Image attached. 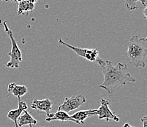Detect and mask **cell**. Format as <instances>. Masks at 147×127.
I'll return each instance as SVG.
<instances>
[{
	"label": "cell",
	"mask_w": 147,
	"mask_h": 127,
	"mask_svg": "<svg viewBox=\"0 0 147 127\" xmlns=\"http://www.w3.org/2000/svg\"><path fill=\"white\" fill-rule=\"evenodd\" d=\"M97 64L101 67L104 75V81L99 88L108 91L112 94L117 87L120 85H125L127 83H135L136 79L129 73H127V65L119 62L113 66L110 61H104L102 58L97 61Z\"/></svg>",
	"instance_id": "obj_1"
},
{
	"label": "cell",
	"mask_w": 147,
	"mask_h": 127,
	"mask_svg": "<svg viewBox=\"0 0 147 127\" xmlns=\"http://www.w3.org/2000/svg\"><path fill=\"white\" fill-rule=\"evenodd\" d=\"M147 54V39L133 36L127 42V50L125 54L128 61L136 68L145 67Z\"/></svg>",
	"instance_id": "obj_2"
},
{
	"label": "cell",
	"mask_w": 147,
	"mask_h": 127,
	"mask_svg": "<svg viewBox=\"0 0 147 127\" xmlns=\"http://www.w3.org/2000/svg\"><path fill=\"white\" fill-rule=\"evenodd\" d=\"M3 26L5 32H7V34H8L10 41H11V50L8 53L10 59L8 62L5 64V66L7 67L10 68H18L20 63L22 61V54H21V52L19 49V47L18 46L16 40H15L14 37H13V32L9 29L5 21L3 22Z\"/></svg>",
	"instance_id": "obj_3"
},
{
	"label": "cell",
	"mask_w": 147,
	"mask_h": 127,
	"mask_svg": "<svg viewBox=\"0 0 147 127\" xmlns=\"http://www.w3.org/2000/svg\"><path fill=\"white\" fill-rule=\"evenodd\" d=\"M59 44L67 47L69 49H71L73 51H74L78 56L89 61L97 62V61L100 58L99 57V52L97 48H78V47L72 46V45L64 42L61 39L59 40Z\"/></svg>",
	"instance_id": "obj_4"
},
{
	"label": "cell",
	"mask_w": 147,
	"mask_h": 127,
	"mask_svg": "<svg viewBox=\"0 0 147 127\" xmlns=\"http://www.w3.org/2000/svg\"><path fill=\"white\" fill-rule=\"evenodd\" d=\"M85 102L86 98L83 94H79L78 96L73 95L71 97H65L63 103L58 107V110L68 113L74 110L78 109Z\"/></svg>",
	"instance_id": "obj_5"
},
{
	"label": "cell",
	"mask_w": 147,
	"mask_h": 127,
	"mask_svg": "<svg viewBox=\"0 0 147 127\" xmlns=\"http://www.w3.org/2000/svg\"><path fill=\"white\" fill-rule=\"evenodd\" d=\"M100 106L97 110V115L100 120L105 119L108 122L109 121H114L116 122L119 121V118L115 114V113L112 112L109 108V105L111 104V101L108 99H101L100 101Z\"/></svg>",
	"instance_id": "obj_6"
},
{
	"label": "cell",
	"mask_w": 147,
	"mask_h": 127,
	"mask_svg": "<svg viewBox=\"0 0 147 127\" xmlns=\"http://www.w3.org/2000/svg\"><path fill=\"white\" fill-rule=\"evenodd\" d=\"M53 106V103L49 99H34L31 104V108L37 110L38 111H42L46 115V117H50L51 115V108Z\"/></svg>",
	"instance_id": "obj_7"
},
{
	"label": "cell",
	"mask_w": 147,
	"mask_h": 127,
	"mask_svg": "<svg viewBox=\"0 0 147 127\" xmlns=\"http://www.w3.org/2000/svg\"><path fill=\"white\" fill-rule=\"evenodd\" d=\"M28 108L26 103L24 101H22L21 100H18V108L16 110H12L7 113V118L12 121H13L15 124V127L18 126V119L19 116H21V113L24 111L26 110Z\"/></svg>",
	"instance_id": "obj_8"
},
{
	"label": "cell",
	"mask_w": 147,
	"mask_h": 127,
	"mask_svg": "<svg viewBox=\"0 0 147 127\" xmlns=\"http://www.w3.org/2000/svg\"><path fill=\"white\" fill-rule=\"evenodd\" d=\"M45 121L47 122H51V121H59L61 122H65V121H71V122L76 123L77 124H81L78 121H76L70 116L63 111L57 110L55 113H51L50 117H46Z\"/></svg>",
	"instance_id": "obj_9"
},
{
	"label": "cell",
	"mask_w": 147,
	"mask_h": 127,
	"mask_svg": "<svg viewBox=\"0 0 147 127\" xmlns=\"http://www.w3.org/2000/svg\"><path fill=\"white\" fill-rule=\"evenodd\" d=\"M7 91H8L7 97H9L10 94H13V96L16 97L18 100H21V97L24 96L27 93L28 89L25 85H19L15 83H13L8 85Z\"/></svg>",
	"instance_id": "obj_10"
},
{
	"label": "cell",
	"mask_w": 147,
	"mask_h": 127,
	"mask_svg": "<svg viewBox=\"0 0 147 127\" xmlns=\"http://www.w3.org/2000/svg\"><path fill=\"white\" fill-rule=\"evenodd\" d=\"M97 115V110H80L75 113L71 116L74 120L78 121L81 124H84V120L92 116Z\"/></svg>",
	"instance_id": "obj_11"
},
{
	"label": "cell",
	"mask_w": 147,
	"mask_h": 127,
	"mask_svg": "<svg viewBox=\"0 0 147 127\" xmlns=\"http://www.w3.org/2000/svg\"><path fill=\"white\" fill-rule=\"evenodd\" d=\"M24 114L21 115L18 119V126L22 127L26 125H35L37 124V121L34 119L30 113L26 110L23 112Z\"/></svg>",
	"instance_id": "obj_12"
},
{
	"label": "cell",
	"mask_w": 147,
	"mask_h": 127,
	"mask_svg": "<svg viewBox=\"0 0 147 127\" xmlns=\"http://www.w3.org/2000/svg\"><path fill=\"white\" fill-rule=\"evenodd\" d=\"M34 8V3L29 0H23L18 2V15L26 14L32 11Z\"/></svg>",
	"instance_id": "obj_13"
},
{
	"label": "cell",
	"mask_w": 147,
	"mask_h": 127,
	"mask_svg": "<svg viewBox=\"0 0 147 127\" xmlns=\"http://www.w3.org/2000/svg\"><path fill=\"white\" fill-rule=\"evenodd\" d=\"M138 2H140L142 3V5L144 7L146 6V0H125V5L126 8L129 11H132V10H137L138 7L136 6V3Z\"/></svg>",
	"instance_id": "obj_14"
},
{
	"label": "cell",
	"mask_w": 147,
	"mask_h": 127,
	"mask_svg": "<svg viewBox=\"0 0 147 127\" xmlns=\"http://www.w3.org/2000/svg\"><path fill=\"white\" fill-rule=\"evenodd\" d=\"M141 122L143 124V127H147V117L146 116H144L141 118Z\"/></svg>",
	"instance_id": "obj_15"
},
{
	"label": "cell",
	"mask_w": 147,
	"mask_h": 127,
	"mask_svg": "<svg viewBox=\"0 0 147 127\" xmlns=\"http://www.w3.org/2000/svg\"><path fill=\"white\" fill-rule=\"evenodd\" d=\"M146 10H147V7L146 6L144 7V18H146Z\"/></svg>",
	"instance_id": "obj_16"
},
{
	"label": "cell",
	"mask_w": 147,
	"mask_h": 127,
	"mask_svg": "<svg viewBox=\"0 0 147 127\" xmlns=\"http://www.w3.org/2000/svg\"><path fill=\"white\" fill-rule=\"evenodd\" d=\"M122 127H134V126H132L129 125V124H125L122 126Z\"/></svg>",
	"instance_id": "obj_17"
},
{
	"label": "cell",
	"mask_w": 147,
	"mask_h": 127,
	"mask_svg": "<svg viewBox=\"0 0 147 127\" xmlns=\"http://www.w3.org/2000/svg\"><path fill=\"white\" fill-rule=\"evenodd\" d=\"M2 2H11V1H15V0H0Z\"/></svg>",
	"instance_id": "obj_18"
},
{
	"label": "cell",
	"mask_w": 147,
	"mask_h": 127,
	"mask_svg": "<svg viewBox=\"0 0 147 127\" xmlns=\"http://www.w3.org/2000/svg\"><path fill=\"white\" fill-rule=\"evenodd\" d=\"M29 127H33L32 125H29Z\"/></svg>",
	"instance_id": "obj_19"
},
{
	"label": "cell",
	"mask_w": 147,
	"mask_h": 127,
	"mask_svg": "<svg viewBox=\"0 0 147 127\" xmlns=\"http://www.w3.org/2000/svg\"><path fill=\"white\" fill-rule=\"evenodd\" d=\"M2 24V21H1V20H0V25Z\"/></svg>",
	"instance_id": "obj_20"
}]
</instances>
